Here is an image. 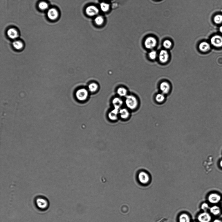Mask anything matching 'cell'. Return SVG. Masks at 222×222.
I'll return each instance as SVG.
<instances>
[{
    "instance_id": "6da1fadb",
    "label": "cell",
    "mask_w": 222,
    "mask_h": 222,
    "mask_svg": "<svg viewBox=\"0 0 222 222\" xmlns=\"http://www.w3.org/2000/svg\"><path fill=\"white\" fill-rule=\"evenodd\" d=\"M124 102L127 108L131 110L136 109L138 105L137 99L132 95H128L125 97Z\"/></svg>"
},
{
    "instance_id": "7a4b0ae2",
    "label": "cell",
    "mask_w": 222,
    "mask_h": 222,
    "mask_svg": "<svg viewBox=\"0 0 222 222\" xmlns=\"http://www.w3.org/2000/svg\"><path fill=\"white\" fill-rule=\"evenodd\" d=\"M89 90L85 88H82L78 90L76 92V97L80 101H86L88 98L89 95Z\"/></svg>"
},
{
    "instance_id": "3957f363",
    "label": "cell",
    "mask_w": 222,
    "mask_h": 222,
    "mask_svg": "<svg viewBox=\"0 0 222 222\" xmlns=\"http://www.w3.org/2000/svg\"><path fill=\"white\" fill-rule=\"evenodd\" d=\"M213 164V158L212 156L207 157L206 159L203 162V166L207 172L211 171L212 169Z\"/></svg>"
},
{
    "instance_id": "277c9868",
    "label": "cell",
    "mask_w": 222,
    "mask_h": 222,
    "mask_svg": "<svg viewBox=\"0 0 222 222\" xmlns=\"http://www.w3.org/2000/svg\"><path fill=\"white\" fill-rule=\"evenodd\" d=\"M157 43V40L155 37H150L145 40V47L148 49H152L156 46Z\"/></svg>"
},
{
    "instance_id": "5b68a950",
    "label": "cell",
    "mask_w": 222,
    "mask_h": 222,
    "mask_svg": "<svg viewBox=\"0 0 222 222\" xmlns=\"http://www.w3.org/2000/svg\"><path fill=\"white\" fill-rule=\"evenodd\" d=\"M210 42L215 47H222V37L220 35H215L211 38Z\"/></svg>"
},
{
    "instance_id": "8992f818",
    "label": "cell",
    "mask_w": 222,
    "mask_h": 222,
    "mask_svg": "<svg viewBox=\"0 0 222 222\" xmlns=\"http://www.w3.org/2000/svg\"><path fill=\"white\" fill-rule=\"evenodd\" d=\"M169 55L166 50H163L160 51L159 55V59L161 63H166L169 60Z\"/></svg>"
},
{
    "instance_id": "52a82bcc",
    "label": "cell",
    "mask_w": 222,
    "mask_h": 222,
    "mask_svg": "<svg viewBox=\"0 0 222 222\" xmlns=\"http://www.w3.org/2000/svg\"><path fill=\"white\" fill-rule=\"evenodd\" d=\"M221 199V196L220 195L216 193L211 194L208 197V201L212 204L218 203L220 202Z\"/></svg>"
},
{
    "instance_id": "ba28073f",
    "label": "cell",
    "mask_w": 222,
    "mask_h": 222,
    "mask_svg": "<svg viewBox=\"0 0 222 222\" xmlns=\"http://www.w3.org/2000/svg\"><path fill=\"white\" fill-rule=\"evenodd\" d=\"M86 14L90 17H93L97 15L99 12L98 8L94 6H89L86 10Z\"/></svg>"
},
{
    "instance_id": "9c48e42d",
    "label": "cell",
    "mask_w": 222,
    "mask_h": 222,
    "mask_svg": "<svg viewBox=\"0 0 222 222\" xmlns=\"http://www.w3.org/2000/svg\"><path fill=\"white\" fill-rule=\"evenodd\" d=\"M124 103L122 99L120 97H115L112 101V104L114 108L120 110L121 109Z\"/></svg>"
},
{
    "instance_id": "30bf717a",
    "label": "cell",
    "mask_w": 222,
    "mask_h": 222,
    "mask_svg": "<svg viewBox=\"0 0 222 222\" xmlns=\"http://www.w3.org/2000/svg\"><path fill=\"white\" fill-rule=\"evenodd\" d=\"M138 179L141 183L143 184H146L149 182L150 178L147 173L144 171H142L139 173Z\"/></svg>"
},
{
    "instance_id": "8fae6325",
    "label": "cell",
    "mask_w": 222,
    "mask_h": 222,
    "mask_svg": "<svg viewBox=\"0 0 222 222\" xmlns=\"http://www.w3.org/2000/svg\"><path fill=\"white\" fill-rule=\"evenodd\" d=\"M198 220L200 222H210L212 220V217L209 213L205 212L200 214Z\"/></svg>"
},
{
    "instance_id": "7c38bea8",
    "label": "cell",
    "mask_w": 222,
    "mask_h": 222,
    "mask_svg": "<svg viewBox=\"0 0 222 222\" xmlns=\"http://www.w3.org/2000/svg\"><path fill=\"white\" fill-rule=\"evenodd\" d=\"M48 17L51 20L56 19L58 16V12L56 9L51 8L48 10L47 12Z\"/></svg>"
},
{
    "instance_id": "4fadbf2b",
    "label": "cell",
    "mask_w": 222,
    "mask_h": 222,
    "mask_svg": "<svg viewBox=\"0 0 222 222\" xmlns=\"http://www.w3.org/2000/svg\"><path fill=\"white\" fill-rule=\"evenodd\" d=\"M160 88L162 93L167 94L169 92L170 86L169 83L166 82H163L160 84Z\"/></svg>"
},
{
    "instance_id": "5bb4252c",
    "label": "cell",
    "mask_w": 222,
    "mask_h": 222,
    "mask_svg": "<svg viewBox=\"0 0 222 222\" xmlns=\"http://www.w3.org/2000/svg\"><path fill=\"white\" fill-rule=\"evenodd\" d=\"M119 110L115 109L112 110L108 114V117L110 120L112 121H115L117 120L119 116Z\"/></svg>"
},
{
    "instance_id": "9a60e30c",
    "label": "cell",
    "mask_w": 222,
    "mask_h": 222,
    "mask_svg": "<svg viewBox=\"0 0 222 222\" xmlns=\"http://www.w3.org/2000/svg\"><path fill=\"white\" fill-rule=\"evenodd\" d=\"M200 50L203 52H207L209 51L210 49V46L208 42H204L200 43L199 46Z\"/></svg>"
},
{
    "instance_id": "2e32d148",
    "label": "cell",
    "mask_w": 222,
    "mask_h": 222,
    "mask_svg": "<svg viewBox=\"0 0 222 222\" xmlns=\"http://www.w3.org/2000/svg\"><path fill=\"white\" fill-rule=\"evenodd\" d=\"M37 206L40 208L44 209L47 207L48 204L46 200L42 198H39L37 200Z\"/></svg>"
},
{
    "instance_id": "e0dca14e",
    "label": "cell",
    "mask_w": 222,
    "mask_h": 222,
    "mask_svg": "<svg viewBox=\"0 0 222 222\" xmlns=\"http://www.w3.org/2000/svg\"><path fill=\"white\" fill-rule=\"evenodd\" d=\"M119 116L123 119H126L130 116V113L129 110L126 108H123L119 110Z\"/></svg>"
},
{
    "instance_id": "ac0fdd59",
    "label": "cell",
    "mask_w": 222,
    "mask_h": 222,
    "mask_svg": "<svg viewBox=\"0 0 222 222\" xmlns=\"http://www.w3.org/2000/svg\"><path fill=\"white\" fill-rule=\"evenodd\" d=\"M8 36L12 39H17L18 37V32L14 28H11L8 29L7 32Z\"/></svg>"
},
{
    "instance_id": "d6986e66",
    "label": "cell",
    "mask_w": 222,
    "mask_h": 222,
    "mask_svg": "<svg viewBox=\"0 0 222 222\" xmlns=\"http://www.w3.org/2000/svg\"><path fill=\"white\" fill-rule=\"evenodd\" d=\"M88 87V90L89 92L91 93L95 92L98 90L99 85L96 83H92L89 85Z\"/></svg>"
},
{
    "instance_id": "ffe728a7",
    "label": "cell",
    "mask_w": 222,
    "mask_h": 222,
    "mask_svg": "<svg viewBox=\"0 0 222 222\" xmlns=\"http://www.w3.org/2000/svg\"><path fill=\"white\" fill-rule=\"evenodd\" d=\"M117 93L120 97H126L128 95V91L126 88L123 87H119L117 90Z\"/></svg>"
},
{
    "instance_id": "44dd1931",
    "label": "cell",
    "mask_w": 222,
    "mask_h": 222,
    "mask_svg": "<svg viewBox=\"0 0 222 222\" xmlns=\"http://www.w3.org/2000/svg\"><path fill=\"white\" fill-rule=\"evenodd\" d=\"M210 210L211 213L214 215H217L221 212L220 208L216 205H214L210 207Z\"/></svg>"
},
{
    "instance_id": "7402d4cb",
    "label": "cell",
    "mask_w": 222,
    "mask_h": 222,
    "mask_svg": "<svg viewBox=\"0 0 222 222\" xmlns=\"http://www.w3.org/2000/svg\"><path fill=\"white\" fill-rule=\"evenodd\" d=\"M13 47L17 50L21 49L23 47V44L22 42L20 41H15L13 43Z\"/></svg>"
},
{
    "instance_id": "603a6c76",
    "label": "cell",
    "mask_w": 222,
    "mask_h": 222,
    "mask_svg": "<svg viewBox=\"0 0 222 222\" xmlns=\"http://www.w3.org/2000/svg\"><path fill=\"white\" fill-rule=\"evenodd\" d=\"M190 218L186 214H183L181 215L179 218L180 222H190Z\"/></svg>"
},
{
    "instance_id": "cb8c5ba5",
    "label": "cell",
    "mask_w": 222,
    "mask_h": 222,
    "mask_svg": "<svg viewBox=\"0 0 222 222\" xmlns=\"http://www.w3.org/2000/svg\"><path fill=\"white\" fill-rule=\"evenodd\" d=\"M100 8L104 12L108 11L109 9V5L105 2H102L100 5Z\"/></svg>"
},
{
    "instance_id": "d4e9b609",
    "label": "cell",
    "mask_w": 222,
    "mask_h": 222,
    "mask_svg": "<svg viewBox=\"0 0 222 222\" xmlns=\"http://www.w3.org/2000/svg\"><path fill=\"white\" fill-rule=\"evenodd\" d=\"M214 22L216 24H220L222 23V15H217L214 17Z\"/></svg>"
},
{
    "instance_id": "484cf974",
    "label": "cell",
    "mask_w": 222,
    "mask_h": 222,
    "mask_svg": "<svg viewBox=\"0 0 222 222\" xmlns=\"http://www.w3.org/2000/svg\"><path fill=\"white\" fill-rule=\"evenodd\" d=\"M95 22L97 25L101 26L103 24L104 19L101 16H99L95 19Z\"/></svg>"
},
{
    "instance_id": "4316f807",
    "label": "cell",
    "mask_w": 222,
    "mask_h": 222,
    "mask_svg": "<svg viewBox=\"0 0 222 222\" xmlns=\"http://www.w3.org/2000/svg\"><path fill=\"white\" fill-rule=\"evenodd\" d=\"M165 98L164 94L163 93L158 94L156 97V101L159 103L163 102L164 101Z\"/></svg>"
},
{
    "instance_id": "83f0119b",
    "label": "cell",
    "mask_w": 222,
    "mask_h": 222,
    "mask_svg": "<svg viewBox=\"0 0 222 222\" xmlns=\"http://www.w3.org/2000/svg\"><path fill=\"white\" fill-rule=\"evenodd\" d=\"M163 46L166 49H169L171 48L172 46V43L170 40H165L163 43Z\"/></svg>"
},
{
    "instance_id": "f1b7e54d",
    "label": "cell",
    "mask_w": 222,
    "mask_h": 222,
    "mask_svg": "<svg viewBox=\"0 0 222 222\" xmlns=\"http://www.w3.org/2000/svg\"><path fill=\"white\" fill-rule=\"evenodd\" d=\"M39 6L40 9L42 10H45L48 9V5L47 3L42 2L40 3Z\"/></svg>"
},
{
    "instance_id": "f546056e",
    "label": "cell",
    "mask_w": 222,
    "mask_h": 222,
    "mask_svg": "<svg viewBox=\"0 0 222 222\" xmlns=\"http://www.w3.org/2000/svg\"><path fill=\"white\" fill-rule=\"evenodd\" d=\"M149 56L151 60H155L157 57V53L155 51H152L149 53Z\"/></svg>"
},
{
    "instance_id": "4dcf8cb0",
    "label": "cell",
    "mask_w": 222,
    "mask_h": 222,
    "mask_svg": "<svg viewBox=\"0 0 222 222\" xmlns=\"http://www.w3.org/2000/svg\"><path fill=\"white\" fill-rule=\"evenodd\" d=\"M208 208H209V205L207 203H204L201 206L202 209L204 210L205 211L207 210Z\"/></svg>"
},
{
    "instance_id": "1f68e13d",
    "label": "cell",
    "mask_w": 222,
    "mask_h": 222,
    "mask_svg": "<svg viewBox=\"0 0 222 222\" xmlns=\"http://www.w3.org/2000/svg\"><path fill=\"white\" fill-rule=\"evenodd\" d=\"M212 222H222V221L220 220H218V219H216L215 220H214Z\"/></svg>"
},
{
    "instance_id": "d6a6232c",
    "label": "cell",
    "mask_w": 222,
    "mask_h": 222,
    "mask_svg": "<svg viewBox=\"0 0 222 222\" xmlns=\"http://www.w3.org/2000/svg\"><path fill=\"white\" fill-rule=\"evenodd\" d=\"M220 32L222 34V26L220 27Z\"/></svg>"
},
{
    "instance_id": "836d02e7",
    "label": "cell",
    "mask_w": 222,
    "mask_h": 222,
    "mask_svg": "<svg viewBox=\"0 0 222 222\" xmlns=\"http://www.w3.org/2000/svg\"><path fill=\"white\" fill-rule=\"evenodd\" d=\"M220 166L222 167V161L220 162Z\"/></svg>"
},
{
    "instance_id": "e575fe53",
    "label": "cell",
    "mask_w": 222,
    "mask_h": 222,
    "mask_svg": "<svg viewBox=\"0 0 222 222\" xmlns=\"http://www.w3.org/2000/svg\"><path fill=\"white\" fill-rule=\"evenodd\" d=\"M221 207H222V204H221Z\"/></svg>"
}]
</instances>
